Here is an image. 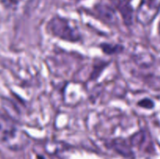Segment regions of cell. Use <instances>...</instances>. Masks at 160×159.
Wrapping results in <instances>:
<instances>
[{
	"instance_id": "1",
	"label": "cell",
	"mask_w": 160,
	"mask_h": 159,
	"mask_svg": "<svg viewBox=\"0 0 160 159\" xmlns=\"http://www.w3.org/2000/svg\"><path fill=\"white\" fill-rule=\"evenodd\" d=\"M0 143L12 151H20L29 143V137L16 123L0 114Z\"/></svg>"
},
{
	"instance_id": "6",
	"label": "cell",
	"mask_w": 160,
	"mask_h": 159,
	"mask_svg": "<svg viewBox=\"0 0 160 159\" xmlns=\"http://www.w3.org/2000/svg\"><path fill=\"white\" fill-rule=\"evenodd\" d=\"M158 31H159V37H160V21H159V26H158Z\"/></svg>"
},
{
	"instance_id": "2",
	"label": "cell",
	"mask_w": 160,
	"mask_h": 159,
	"mask_svg": "<svg viewBox=\"0 0 160 159\" xmlns=\"http://www.w3.org/2000/svg\"><path fill=\"white\" fill-rule=\"evenodd\" d=\"M46 29L50 34L70 42L80 41L81 32L73 22L60 17H54L47 23Z\"/></svg>"
},
{
	"instance_id": "5",
	"label": "cell",
	"mask_w": 160,
	"mask_h": 159,
	"mask_svg": "<svg viewBox=\"0 0 160 159\" xmlns=\"http://www.w3.org/2000/svg\"><path fill=\"white\" fill-rule=\"evenodd\" d=\"M138 105L142 108H144L151 109L154 108L155 104L152 100L149 99V98H145V99H142L140 101H138Z\"/></svg>"
},
{
	"instance_id": "4",
	"label": "cell",
	"mask_w": 160,
	"mask_h": 159,
	"mask_svg": "<svg viewBox=\"0 0 160 159\" xmlns=\"http://www.w3.org/2000/svg\"><path fill=\"white\" fill-rule=\"evenodd\" d=\"M160 10V0H141L136 19L142 25H148L156 18Z\"/></svg>"
},
{
	"instance_id": "3",
	"label": "cell",
	"mask_w": 160,
	"mask_h": 159,
	"mask_svg": "<svg viewBox=\"0 0 160 159\" xmlns=\"http://www.w3.org/2000/svg\"><path fill=\"white\" fill-rule=\"evenodd\" d=\"M36 0H0V18L9 19L22 15L28 10Z\"/></svg>"
}]
</instances>
